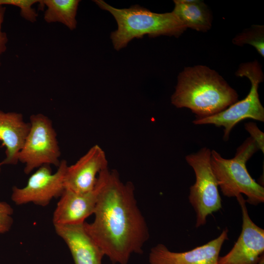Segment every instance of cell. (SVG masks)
<instances>
[{"label": "cell", "instance_id": "6", "mask_svg": "<svg viewBox=\"0 0 264 264\" xmlns=\"http://www.w3.org/2000/svg\"><path fill=\"white\" fill-rule=\"evenodd\" d=\"M29 123V131L18 155L19 162L24 164V172L29 174L44 165L58 167L61 151L51 120L38 113L31 115Z\"/></svg>", "mask_w": 264, "mask_h": 264}, {"label": "cell", "instance_id": "19", "mask_svg": "<svg viewBox=\"0 0 264 264\" xmlns=\"http://www.w3.org/2000/svg\"><path fill=\"white\" fill-rule=\"evenodd\" d=\"M13 209L7 202L0 201V234L7 232L13 223Z\"/></svg>", "mask_w": 264, "mask_h": 264}, {"label": "cell", "instance_id": "10", "mask_svg": "<svg viewBox=\"0 0 264 264\" xmlns=\"http://www.w3.org/2000/svg\"><path fill=\"white\" fill-rule=\"evenodd\" d=\"M227 228L219 237L190 250L175 252L165 245L153 247L149 256L150 264H219V254L224 242L228 239Z\"/></svg>", "mask_w": 264, "mask_h": 264}, {"label": "cell", "instance_id": "3", "mask_svg": "<svg viewBox=\"0 0 264 264\" xmlns=\"http://www.w3.org/2000/svg\"><path fill=\"white\" fill-rule=\"evenodd\" d=\"M93 1L102 10L109 12L116 21L117 29L110 34L116 50L126 47L134 38H142L146 35L149 37L160 35L178 37L187 28L173 11L156 13L139 5L118 9L102 0Z\"/></svg>", "mask_w": 264, "mask_h": 264}, {"label": "cell", "instance_id": "16", "mask_svg": "<svg viewBox=\"0 0 264 264\" xmlns=\"http://www.w3.org/2000/svg\"><path fill=\"white\" fill-rule=\"evenodd\" d=\"M78 0H42L39 2L45 6L44 20L47 23L59 22L73 30L76 28V17L80 2Z\"/></svg>", "mask_w": 264, "mask_h": 264}, {"label": "cell", "instance_id": "18", "mask_svg": "<svg viewBox=\"0 0 264 264\" xmlns=\"http://www.w3.org/2000/svg\"><path fill=\"white\" fill-rule=\"evenodd\" d=\"M38 2L37 0H0V5L19 7L21 16L27 21L34 22L36 21L38 14L32 6Z\"/></svg>", "mask_w": 264, "mask_h": 264}, {"label": "cell", "instance_id": "2", "mask_svg": "<svg viewBox=\"0 0 264 264\" xmlns=\"http://www.w3.org/2000/svg\"><path fill=\"white\" fill-rule=\"evenodd\" d=\"M236 91L215 71L204 66L185 68L178 77L171 103L201 118L219 113L237 101Z\"/></svg>", "mask_w": 264, "mask_h": 264}, {"label": "cell", "instance_id": "1", "mask_svg": "<svg viewBox=\"0 0 264 264\" xmlns=\"http://www.w3.org/2000/svg\"><path fill=\"white\" fill-rule=\"evenodd\" d=\"M97 179L100 188L94 220L85 222V228L112 263L127 264L132 254L142 253L149 235L134 186L122 182L117 172L108 168L99 173Z\"/></svg>", "mask_w": 264, "mask_h": 264}, {"label": "cell", "instance_id": "11", "mask_svg": "<svg viewBox=\"0 0 264 264\" xmlns=\"http://www.w3.org/2000/svg\"><path fill=\"white\" fill-rule=\"evenodd\" d=\"M108 168L104 151L95 145L74 164L67 166L64 178L65 189L83 193L92 190L99 173Z\"/></svg>", "mask_w": 264, "mask_h": 264}, {"label": "cell", "instance_id": "13", "mask_svg": "<svg viewBox=\"0 0 264 264\" xmlns=\"http://www.w3.org/2000/svg\"><path fill=\"white\" fill-rule=\"evenodd\" d=\"M84 223L56 225L54 227L67 245L75 264H102L105 255L86 231Z\"/></svg>", "mask_w": 264, "mask_h": 264}, {"label": "cell", "instance_id": "7", "mask_svg": "<svg viewBox=\"0 0 264 264\" xmlns=\"http://www.w3.org/2000/svg\"><path fill=\"white\" fill-rule=\"evenodd\" d=\"M211 151L204 147L185 159L192 167L196 181L191 186L189 200L196 214V227L206 223L207 217L222 207L218 185L210 164Z\"/></svg>", "mask_w": 264, "mask_h": 264}, {"label": "cell", "instance_id": "22", "mask_svg": "<svg viewBox=\"0 0 264 264\" xmlns=\"http://www.w3.org/2000/svg\"><path fill=\"white\" fill-rule=\"evenodd\" d=\"M1 166H2V165H1V164L0 163V172H1Z\"/></svg>", "mask_w": 264, "mask_h": 264}, {"label": "cell", "instance_id": "12", "mask_svg": "<svg viewBox=\"0 0 264 264\" xmlns=\"http://www.w3.org/2000/svg\"><path fill=\"white\" fill-rule=\"evenodd\" d=\"M100 188L97 179L94 189L88 192L79 193L65 189L53 213L54 225L84 223L85 220L94 213Z\"/></svg>", "mask_w": 264, "mask_h": 264}, {"label": "cell", "instance_id": "4", "mask_svg": "<svg viewBox=\"0 0 264 264\" xmlns=\"http://www.w3.org/2000/svg\"><path fill=\"white\" fill-rule=\"evenodd\" d=\"M250 137L239 146L234 157L226 159L215 150L211 151L210 164L218 187L227 197L244 194L249 204L257 205L264 202V188L249 174L246 164L258 150Z\"/></svg>", "mask_w": 264, "mask_h": 264}, {"label": "cell", "instance_id": "20", "mask_svg": "<svg viewBox=\"0 0 264 264\" xmlns=\"http://www.w3.org/2000/svg\"><path fill=\"white\" fill-rule=\"evenodd\" d=\"M245 129L249 132L250 137L256 142L259 150L264 153V133L256 123L250 122L244 125Z\"/></svg>", "mask_w": 264, "mask_h": 264}, {"label": "cell", "instance_id": "17", "mask_svg": "<svg viewBox=\"0 0 264 264\" xmlns=\"http://www.w3.org/2000/svg\"><path fill=\"white\" fill-rule=\"evenodd\" d=\"M234 44L241 45L248 44L253 46L258 52L264 56V26L255 25L251 30H248L238 35L234 40Z\"/></svg>", "mask_w": 264, "mask_h": 264}, {"label": "cell", "instance_id": "15", "mask_svg": "<svg viewBox=\"0 0 264 264\" xmlns=\"http://www.w3.org/2000/svg\"><path fill=\"white\" fill-rule=\"evenodd\" d=\"M173 12L185 26L198 31H206L211 26V15L205 3L197 0H174Z\"/></svg>", "mask_w": 264, "mask_h": 264}, {"label": "cell", "instance_id": "21", "mask_svg": "<svg viewBox=\"0 0 264 264\" xmlns=\"http://www.w3.org/2000/svg\"><path fill=\"white\" fill-rule=\"evenodd\" d=\"M5 11V6L0 5V66H1L0 58L2 54L6 50L8 42L7 34L2 30V24L4 20Z\"/></svg>", "mask_w": 264, "mask_h": 264}, {"label": "cell", "instance_id": "5", "mask_svg": "<svg viewBox=\"0 0 264 264\" xmlns=\"http://www.w3.org/2000/svg\"><path fill=\"white\" fill-rule=\"evenodd\" d=\"M237 75L247 77L251 82V89L246 97L219 113L196 118L193 121L195 125L213 124L217 127H224L223 139L225 141L228 140L232 129L240 121L246 118L264 121V108L260 102L258 91L259 85L263 79V75L258 63L253 62L241 65Z\"/></svg>", "mask_w": 264, "mask_h": 264}, {"label": "cell", "instance_id": "14", "mask_svg": "<svg viewBox=\"0 0 264 264\" xmlns=\"http://www.w3.org/2000/svg\"><path fill=\"white\" fill-rule=\"evenodd\" d=\"M29 129L30 123L24 121L21 113L0 110V141L5 148V157L0 162L1 165L18 163L19 154Z\"/></svg>", "mask_w": 264, "mask_h": 264}, {"label": "cell", "instance_id": "8", "mask_svg": "<svg viewBox=\"0 0 264 264\" xmlns=\"http://www.w3.org/2000/svg\"><path fill=\"white\" fill-rule=\"evenodd\" d=\"M68 165L62 160L57 171L52 173L49 165H44L30 176L26 185L12 188L11 199L17 205L33 203L47 205L54 198L61 197L65 190L64 178Z\"/></svg>", "mask_w": 264, "mask_h": 264}, {"label": "cell", "instance_id": "9", "mask_svg": "<svg viewBox=\"0 0 264 264\" xmlns=\"http://www.w3.org/2000/svg\"><path fill=\"white\" fill-rule=\"evenodd\" d=\"M236 198L242 213L241 233L231 250L220 257L219 264H256L264 256V230L250 218L242 195Z\"/></svg>", "mask_w": 264, "mask_h": 264}]
</instances>
